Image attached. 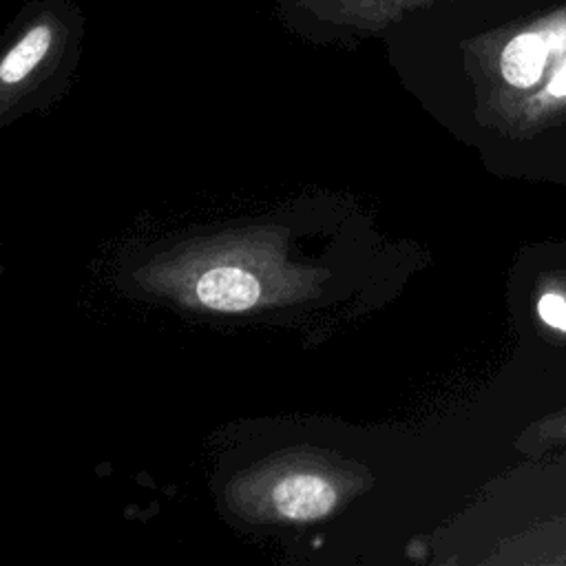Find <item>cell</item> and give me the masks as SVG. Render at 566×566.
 Here are the masks:
<instances>
[{
	"mask_svg": "<svg viewBox=\"0 0 566 566\" xmlns=\"http://www.w3.org/2000/svg\"><path fill=\"white\" fill-rule=\"evenodd\" d=\"M436 0H281V18L301 27L374 33Z\"/></svg>",
	"mask_w": 566,
	"mask_h": 566,
	"instance_id": "1",
	"label": "cell"
},
{
	"mask_svg": "<svg viewBox=\"0 0 566 566\" xmlns=\"http://www.w3.org/2000/svg\"><path fill=\"white\" fill-rule=\"evenodd\" d=\"M557 31L544 29H526L511 35L497 55V69L506 84L515 88H528L539 82Z\"/></svg>",
	"mask_w": 566,
	"mask_h": 566,
	"instance_id": "2",
	"label": "cell"
},
{
	"mask_svg": "<svg viewBox=\"0 0 566 566\" xmlns=\"http://www.w3.org/2000/svg\"><path fill=\"white\" fill-rule=\"evenodd\" d=\"M338 495L334 484L314 473H294L283 478L274 491L272 502L276 511L287 520H316L329 513L336 504Z\"/></svg>",
	"mask_w": 566,
	"mask_h": 566,
	"instance_id": "3",
	"label": "cell"
},
{
	"mask_svg": "<svg viewBox=\"0 0 566 566\" xmlns=\"http://www.w3.org/2000/svg\"><path fill=\"white\" fill-rule=\"evenodd\" d=\"M199 303L217 312H243L261 296L259 279L237 265H219L203 272L195 285Z\"/></svg>",
	"mask_w": 566,
	"mask_h": 566,
	"instance_id": "4",
	"label": "cell"
},
{
	"mask_svg": "<svg viewBox=\"0 0 566 566\" xmlns=\"http://www.w3.org/2000/svg\"><path fill=\"white\" fill-rule=\"evenodd\" d=\"M539 318L557 329H566V301L557 294H544L537 303Z\"/></svg>",
	"mask_w": 566,
	"mask_h": 566,
	"instance_id": "5",
	"label": "cell"
},
{
	"mask_svg": "<svg viewBox=\"0 0 566 566\" xmlns=\"http://www.w3.org/2000/svg\"><path fill=\"white\" fill-rule=\"evenodd\" d=\"M548 93L555 97H566V62L557 69V73L548 82Z\"/></svg>",
	"mask_w": 566,
	"mask_h": 566,
	"instance_id": "6",
	"label": "cell"
}]
</instances>
